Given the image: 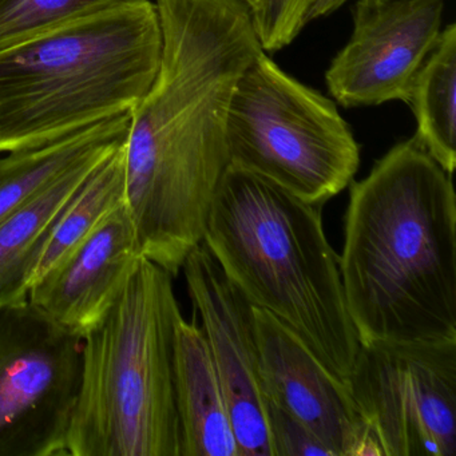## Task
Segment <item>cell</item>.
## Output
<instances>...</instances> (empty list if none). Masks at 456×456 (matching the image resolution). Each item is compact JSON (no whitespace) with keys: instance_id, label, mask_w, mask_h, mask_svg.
<instances>
[{"instance_id":"1","label":"cell","mask_w":456,"mask_h":456,"mask_svg":"<svg viewBox=\"0 0 456 456\" xmlns=\"http://www.w3.org/2000/svg\"><path fill=\"white\" fill-rule=\"evenodd\" d=\"M159 73L130 111L126 207L143 257L177 276L204 241L229 167L226 122L240 76L263 52L241 0H154Z\"/></svg>"},{"instance_id":"2","label":"cell","mask_w":456,"mask_h":456,"mask_svg":"<svg viewBox=\"0 0 456 456\" xmlns=\"http://www.w3.org/2000/svg\"><path fill=\"white\" fill-rule=\"evenodd\" d=\"M360 344L456 341V196L412 137L351 183L338 257Z\"/></svg>"},{"instance_id":"3","label":"cell","mask_w":456,"mask_h":456,"mask_svg":"<svg viewBox=\"0 0 456 456\" xmlns=\"http://www.w3.org/2000/svg\"><path fill=\"white\" fill-rule=\"evenodd\" d=\"M322 208L229 167L204 242L253 306L273 314L344 383L360 348Z\"/></svg>"},{"instance_id":"4","label":"cell","mask_w":456,"mask_h":456,"mask_svg":"<svg viewBox=\"0 0 456 456\" xmlns=\"http://www.w3.org/2000/svg\"><path fill=\"white\" fill-rule=\"evenodd\" d=\"M154 0H130L0 50V154L129 113L159 73Z\"/></svg>"},{"instance_id":"5","label":"cell","mask_w":456,"mask_h":456,"mask_svg":"<svg viewBox=\"0 0 456 456\" xmlns=\"http://www.w3.org/2000/svg\"><path fill=\"white\" fill-rule=\"evenodd\" d=\"M173 276L146 257L82 343L66 455L180 456Z\"/></svg>"},{"instance_id":"6","label":"cell","mask_w":456,"mask_h":456,"mask_svg":"<svg viewBox=\"0 0 456 456\" xmlns=\"http://www.w3.org/2000/svg\"><path fill=\"white\" fill-rule=\"evenodd\" d=\"M226 143L229 167L320 207L351 185L360 165L335 101L285 73L264 50L234 86Z\"/></svg>"},{"instance_id":"7","label":"cell","mask_w":456,"mask_h":456,"mask_svg":"<svg viewBox=\"0 0 456 456\" xmlns=\"http://www.w3.org/2000/svg\"><path fill=\"white\" fill-rule=\"evenodd\" d=\"M344 386L383 456H456V341L360 344Z\"/></svg>"},{"instance_id":"8","label":"cell","mask_w":456,"mask_h":456,"mask_svg":"<svg viewBox=\"0 0 456 456\" xmlns=\"http://www.w3.org/2000/svg\"><path fill=\"white\" fill-rule=\"evenodd\" d=\"M82 343L28 300L0 306V456L66 455Z\"/></svg>"},{"instance_id":"9","label":"cell","mask_w":456,"mask_h":456,"mask_svg":"<svg viewBox=\"0 0 456 456\" xmlns=\"http://www.w3.org/2000/svg\"><path fill=\"white\" fill-rule=\"evenodd\" d=\"M444 0H357L354 30L325 74L344 108L407 103L442 31Z\"/></svg>"},{"instance_id":"10","label":"cell","mask_w":456,"mask_h":456,"mask_svg":"<svg viewBox=\"0 0 456 456\" xmlns=\"http://www.w3.org/2000/svg\"><path fill=\"white\" fill-rule=\"evenodd\" d=\"M183 269L189 296L202 319L240 456H272L253 305L226 277L204 241L191 250Z\"/></svg>"},{"instance_id":"11","label":"cell","mask_w":456,"mask_h":456,"mask_svg":"<svg viewBox=\"0 0 456 456\" xmlns=\"http://www.w3.org/2000/svg\"><path fill=\"white\" fill-rule=\"evenodd\" d=\"M253 311L264 399L303 421L333 456H383L344 383L273 314Z\"/></svg>"},{"instance_id":"12","label":"cell","mask_w":456,"mask_h":456,"mask_svg":"<svg viewBox=\"0 0 456 456\" xmlns=\"http://www.w3.org/2000/svg\"><path fill=\"white\" fill-rule=\"evenodd\" d=\"M143 257L126 204L31 285L28 301L85 338L110 311Z\"/></svg>"},{"instance_id":"13","label":"cell","mask_w":456,"mask_h":456,"mask_svg":"<svg viewBox=\"0 0 456 456\" xmlns=\"http://www.w3.org/2000/svg\"><path fill=\"white\" fill-rule=\"evenodd\" d=\"M173 372L180 456H240L207 336L183 314L175 327Z\"/></svg>"},{"instance_id":"14","label":"cell","mask_w":456,"mask_h":456,"mask_svg":"<svg viewBox=\"0 0 456 456\" xmlns=\"http://www.w3.org/2000/svg\"><path fill=\"white\" fill-rule=\"evenodd\" d=\"M130 111L61 140L0 157V221L77 167L102 161L126 141Z\"/></svg>"},{"instance_id":"15","label":"cell","mask_w":456,"mask_h":456,"mask_svg":"<svg viewBox=\"0 0 456 456\" xmlns=\"http://www.w3.org/2000/svg\"><path fill=\"white\" fill-rule=\"evenodd\" d=\"M100 162L71 170L0 221V306L28 300L53 225Z\"/></svg>"},{"instance_id":"16","label":"cell","mask_w":456,"mask_h":456,"mask_svg":"<svg viewBox=\"0 0 456 456\" xmlns=\"http://www.w3.org/2000/svg\"><path fill=\"white\" fill-rule=\"evenodd\" d=\"M415 137L452 175L456 167V25L445 26L411 86Z\"/></svg>"},{"instance_id":"17","label":"cell","mask_w":456,"mask_h":456,"mask_svg":"<svg viewBox=\"0 0 456 456\" xmlns=\"http://www.w3.org/2000/svg\"><path fill=\"white\" fill-rule=\"evenodd\" d=\"M124 204H126L125 142L93 169L55 221L39 258L33 284Z\"/></svg>"},{"instance_id":"18","label":"cell","mask_w":456,"mask_h":456,"mask_svg":"<svg viewBox=\"0 0 456 456\" xmlns=\"http://www.w3.org/2000/svg\"><path fill=\"white\" fill-rule=\"evenodd\" d=\"M130 0H0V50Z\"/></svg>"},{"instance_id":"19","label":"cell","mask_w":456,"mask_h":456,"mask_svg":"<svg viewBox=\"0 0 456 456\" xmlns=\"http://www.w3.org/2000/svg\"><path fill=\"white\" fill-rule=\"evenodd\" d=\"M312 0H257L250 9L253 26L264 52H279L295 41L308 25Z\"/></svg>"},{"instance_id":"20","label":"cell","mask_w":456,"mask_h":456,"mask_svg":"<svg viewBox=\"0 0 456 456\" xmlns=\"http://www.w3.org/2000/svg\"><path fill=\"white\" fill-rule=\"evenodd\" d=\"M272 456H333L332 451L292 413L264 399Z\"/></svg>"},{"instance_id":"21","label":"cell","mask_w":456,"mask_h":456,"mask_svg":"<svg viewBox=\"0 0 456 456\" xmlns=\"http://www.w3.org/2000/svg\"><path fill=\"white\" fill-rule=\"evenodd\" d=\"M346 2L348 0H312L308 14H306V22L311 23L312 20L333 14Z\"/></svg>"},{"instance_id":"22","label":"cell","mask_w":456,"mask_h":456,"mask_svg":"<svg viewBox=\"0 0 456 456\" xmlns=\"http://www.w3.org/2000/svg\"><path fill=\"white\" fill-rule=\"evenodd\" d=\"M242 4H247L249 9H252L253 6H255L256 4H257V0H241Z\"/></svg>"}]
</instances>
